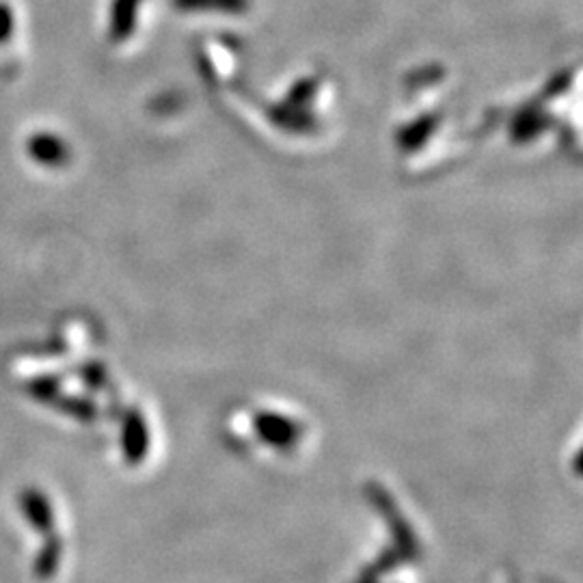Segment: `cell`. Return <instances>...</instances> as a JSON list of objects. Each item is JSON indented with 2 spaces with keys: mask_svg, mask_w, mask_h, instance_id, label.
I'll use <instances>...</instances> for the list:
<instances>
[{
  "mask_svg": "<svg viewBox=\"0 0 583 583\" xmlns=\"http://www.w3.org/2000/svg\"><path fill=\"white\" fill-rule=\"evenodd\" d=\"M29 158L46 169H63L72 161V150L55 132H35L26 139Z\"/></svg>",
  "mask_w": 583,
  "mask_h": 583,
  "instance_id": "obj_1",
  "label": "cell"
},
{
  "mask_svg": "<svg viewBox=\"0 0 583 583\" xmlns=\"http://www.w3.org/2000/svg\"><path fill=\"white\" fill-rule=\"evenodd\" d=\"M18 504L24 521L33 531L42 536L55 531V508L44 491H40L37 486H24L18 495Z\"/></svg>",
  "mask_w": 583,
  "mask_h": 583,
  "instance_id": "obj_2",
  "label": "cell"
},
{
  "mask_svg": "<svg viewBox=\"0 0 583 583\" xmlns=\"http://www.w3.org/2000/svg\"><path fill=\"white\" fill-rule=\"evenodd\" d=\"M63 558V540L55 531L44 536V542L33 560V575L37 582H51L57 575Z\"/></svg>",
  "mask_w": 583,
  "mask_h": 583,
  "instance_id": "obj_3",
  "label": "cell"
},
{
  "mask_svg": "<svg viewBox=\"0 0 583 583\" xmlns=\"http://www.w3.org/2000/svg\"><path fill=\"white\" fill-rule=\"evenodd\" d=\"M123 450L128 461H139L145 452V430H143V421L136 413H132L125 419V428H123Z\"/></svg>",
  "mask_w": 583,
  "mask_h": 583,
  "instance_id": "obj_4",
  "label": "cell"
},
{
  "mask_svg": "<svg viewBox=\"0 0 583 583\" xmlns=\"http://www.w3.org/2000/svg\"><path fill=\"white\" fill-rule=\"evenodd\" d=\"M51 407L58 408L61 413H67L80 421H91L94 415H96V408L91 407L87 400H78V398H69V396H63L57 394L51 403Z\"/></svg>",
  "mask_w": 583,
  "mask_h": 583,
  "instance_id": "obj_5",
  "label": "cell"
},
{
  "mask_svg": "<svg viewBox=\"0 0 583 583\" xmlns=\"http://www.w3.org/2000/svg\"><path fill=\"white\" fill-rule=\"evenodd\" d=\"M26 392L37 400V403H44V405H51L53 398L61 394V385H58V378L55 376H37L33 381L26 383Z\"/></svg>",
  "mask_w": 583,
  "mask_h": 583,
  "instance_id": "obj_6",
  "label": "cell"
},
{
  "mask_svg": "<svg viewBox=\"0 0 583 583\" xmlns=\"http://www.w3.org/2000/svg\"><path fill=\"white\" fill-rule=\"evenodd\" d=\"M11 29H13V22H11V15H9V11L0 7V44H2V42H7V37H9V33H11Z\"/></svg>",
  "mask_w": 583,
  "mask_h": 583,
  "instance_id": "obj_7",
  "label": "cell"
}]
</instances>
